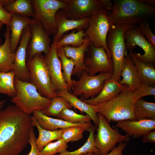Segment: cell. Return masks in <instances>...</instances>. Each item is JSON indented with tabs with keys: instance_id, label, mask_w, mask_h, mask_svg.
I'll use <instances>...</instances> for the list:
<instances>
[{
	"instance_id": "cell-17",
	"label": "cell",
	"mask_w": 155,
	"mask_h": 155,
	"mask_svg": "<svg viewBox=\"0 0 155 155\" xmlns=\"http://www.w3.org/2000/svg\"><path fill=\"white\" fill-rule=\"evenodd\" d=\"M116 126L125 131L128 136L138 138L149 131L154 130L155 119L121 121L117 122Z\"/></svg>"
},
{
	"instance_id": "cell-25",
	"label": "cell",
	"mask_w": 155,
	"mask_h": 155,
	"mask_svg": "<svg viewBox=\"0 0 155 155\" xmlns=\"http://www.w3.org/2000/svg\"><path fill=\"white\" fill-rule=\"evenodd\" d=\"M56 94L57 96L61 97L65 99L72 107L77 109L89 115L96 126H98V119L97 113L94 111L90 104L78 98L68 90L57 91Z\"/></svg>"
},
{
	"instance_id": "cell-45",
	"label": "cell",
	"mask_w": 155,
	"mask_h": 155,
	"mask_svg": "<svg viewBox=\"0 0 155 155\" xmlns=\"http://www.w3.org/2000/svg\"><path fill=\"white\" fill-rule=\"evenodd\" d=\"M4 103V100L0 101V108L3 107Z\"/></svg>"
},
{
	"instance_id": "cell-35",
	"label": "cell",
	"mask_w": 155,
	"mask_h": 155,
	"mask_svg": "<svg viewBox=\"0 0 155 155\" xmlns=\"http://www.w3.org/2000/svg\"><path fill=\"white\" fill-rule=\"evenodd\" d=\"M59 117L61 119L72 123H91L92 120L88 115L78 114L72 110L64 108L61 113Z\"/></svg>"
},
{
	"instance_id": "cell-28",
	"label": "cell",
	"mask_w": 155,
	"mask_h": 155,
	"mask_svg": "<svg viewBox=\"0 0 155 155\" xmlns=\"http://www.w3.org/2000/svg\"><path fill=\"white\" fill-rule=\"evenodd\" d=\"M31 119L33 126L36 127L38 132V136L36 138V143L39 151H40L49 143L61 138L63 129L55 131L47 130L42 127L33 116H31Z\"/></svg>"
},
{
	"instance_id": "cell-19",
	"label": "cell",
	"mask_w": 155,
	"mask_h": 155,
	"mask_svg": "<svg viewBox=\"0 0 155 155\" xmlns=\"http://www.w3.org/2000/svg\"><path fill=\"white\" fill-rule=\"evenodd\" d=\"M90 20V18L80 20L69 19L58 11L55 16L57 31L54 36L53 43L54 44L59 40L68 31L74 30L78 31L86 29Z\"/></svg>"
},
{
	"instance_id": "cell-22",
	"label": "cell",
	"mask_w": 155,
	"mask_h": 155,
	"mask_svg": "<svg viewBox=\"0 0 155 155\" xmlns=\"http://www.w3.org/2000/svg\"><path fill=\"white\" fill-rule=\"evenodd\" d=\"M127 51L125 54L121 73V77H122V79L119 83L127 86L128 89L133 92L139 87L141 83L136 67Z\"/></svg>"
},
{
	"instance_id": "cell-30",
	"label": "cell",
	"mask_w": 155,
	"mask_h": 155,
	"mask_svg": "<svg viewBox=\"0 0 155 155\" xmlns=\"http://www.w3.org/2000/svg\"><path fill=\"white\" fill-rule=\"evenodd\" d=\"M57 51L61 61L63 77L70 91L73 88L71 76L75 66V63L73 59L67 57L62 47L57 48Z\"/></svg>"
},
{
	"instance_id": "cell-16",
	"label": "cell",
	"mask_w": 155,
	"mask_h": 155,
	"mask_svg": "<svg viewBox=\"0 0 155 155\" xmlns=\"http://www.w3.org/2000/svg\"><path fill=\"white\" fill-rule=\"evenodd\" d=\"M45 56L51 83L56 91H69V87L63 77L61 61L58 56L57 48L53 43L51 44L49 52Z\"/></svg>"
},
{
	"instance_id": "cell-15",
	"label": "cell",
	"mask_w": 155,
	"mask_h": 155,
	"mask_svg": "<svg viewBox=\"0 0 155 155\" xmlns=\"http://www.w3.org/2000/svg\"><path fill=\"white\" fill-rule=\"evenodd\" d=\"M30 25L24 30L15 53L13 70L15 76L20 80L30 82V74L26 65L27 47L30 38Z\"/></svg>"
},
{
	"instance_id": "cell-7",
	"label": "cell",
	"mask_w": 155,
	"mask_h": 155,
	"mask_svg": "<svg viewBox=\"0 0 155 155\" xmlns=\"http://www.w3.org/2000/svg\"><path fill=\"white\" fill-rule=\"evenodd\" d=\"M26 61L30 82L35 85L39 93L51 99L56 97V91L51 83L45 56L38 54Z\"/></svg>"
},
{
	"instance_id": "cell-12",
	"label": "cell",
	"mask_w": 155,
	"mask_h": 155,
	"mask_svg": "<svg viewBox=\"0 0 155 155\" xmlns=\"http://www.w3.org/2000/svg\"><path fill=\"white\" fill-rule=\"evenodd\" d=\"M127 51H132L137 46L144 52L141 55L133 53V55L141 61L146 63H155V47L150 43L141 32L137 25L126 30L124 34Z\"/></svg>"
},
{
	"instance_id": "cell-14",
	"label": "cell",
	"mask_w": 155,
	"mask_h": 155,
	"mask_svg": "<svg viewBox=\"0 0 155 155\" xmlns=\"http://www.w3.org/2000/svg\"><path fill=\"white\" fill-rule=\"evenodd\" d=\"M31 37L27 47L26 61L36 55L44 53L45 55L51 48L49 36L38 21L30 25Z\"/></svg>"
},
{
	"instance_id": "cell-46",
	"label": "cell",
	"mask_w": 155,
	"mask_h": 155,
	"mask_svg": "<svg viewBox=\"0 0 155 155\" xmlns=\"http://www.w3.org/2000/svg\"><path fill=\"white\" fill-rule=\"evenodd\" d=\"M83 155H96V154L93 152H89Z\"/></svg>"
},
{
	"instance_id": "cell-43",
	"label": "cell",
	"mask_w": 155,
	"mask_h": 155,
	"mask_svg": "<svg viewBox=\"0 0 155 155\" xmlns=\"http://www.w3.org/2000/svg\"><path fill=\"white\" fill-rule=\"evenodd\" d=\"M126 145V142L120 143L117 146L113 149L111 152L105 155H119L125 149ZM96 155H97L96 154Z\"/></svg>"
},
{
	"instance_id": "cell-39",
	"label": "cell",
	"mask_w": 155,
	"mask_h": 155,
	"mask_svg": "<svg viewBox=\"0 0 155 155\" xmlns=\"http://www.w3.org/2000/svg\"><path fill=\"white\" fill-rule=\"evenodd\" d=\"M138 26L140 32L149 42L155 47V35L151 31L149 23L144 21L139 23Z\"/></svg>"
},
{
	"instance_id": "cell-2",
	"label": "cell",
	"mask_w": 155,
	"mask_h": 155,
	"mask_svg": "<svg viewBox=\"0 0 155 155\" xmlns=\"http://www.w3.org/2000/svg\"><path fill=\"white\" fill-rule=\"evenodd\" d=\"M113 10L108 15L113 24L136 25L155 16V7L143 0H113Z\"/></svg>"
},
{
	"instance_id": "cell-44",
	"label": "cell",
	"mask_w": 155,
	"mask_h": 155,
	"mask_svg": "<svg viewBox=\"0 0 155 155\" xmlns=\"http://www.w3.org/2000/svg\"><path fill=\"white\" fill-rule=\"evenodd\" d=\"M3 24H4L3 23L1 22H0V32ZM1 44H2V40L0 37V46H1Z\"/></svg>"
},
{
	"instance_id": "cell-48",
	"label": "cell",
	"mask_w": 155,
	"mask_h": 155,
	"mask_svg": "<svg viewBox=\"0 0 155 155\" xmlns=\"http://www.w3.org/2000/svg\"><path fill=\"white\" fill-rule=\"evenodd\" d=\"M1 1V0H0V1Z\"/></svg>"
},
{
	"instance_id": "cell-26",
	"label": "cell",
	"mask_w": 155,
	"mask_h": 155,
	"mask_svg": "<svg viewBox=\"0 0 155 155\" xmlns=\"http://www.w3.org/2000/svg\"><path fill=\"white\" fill-rule=\"evenodd\" d=\"M128 53L136 67L140 83L154 86L155 68L154 64L143 62L137 58L133 52H129Z\"/></svg>"
},
{
	"instance_id": "cell-8",
	"label": "cell",
	"mask_w": 155,
	"mask_h": 155,
	"mask_svg": "<svg viewBox=\"0 0 155 155\" xmlns=\"http://www.w3.org/2000/svg\"><path fill=\"white\" fill-rule=\"evenodd\" d=\"M34 11L33 18L38 21L50 36L57 31L55 16L60 10L67 5L65 0H31Z\"/></svg>"
},
{
	"instance_id": "cell-23",
	"label": "cell",
	"mask_w": 155,
	"mask_h": 155,
	"mask_svg": "<svg viewBox=\"0 0 155 155\" xmlns=\"http://www.w3.org/2000/svg\"><path fill=\"white\" fill-rule=\"evenodd\" d=\"M90 43L87 38L86 41L80 46L74 47L66 46L62 47L67 57L73 59L75 63L72 75H78L84 71H86L88 73L89 70L84 63V57Z\"/></svg>"
},
{
	"instance_id": "cell-6",
	"label": "cell",
	"mask_w": 155,
	"mask_h": 155,
	"mask_svg": "<svg viewBox=\"0 0 155 155\" xmlns=\"http://www.w3.org/2000/svg\"><path fill=\"white\" fill-rule=\"evenodd\" d=\"M136 25L113 24L106 38L107 48L110 52L113 65L112 77L119 82L127 49L124 34L128 28Z\"/></svg>"
},
{
	"instance_id": "cell-33",
	"label": "cell",
	"mask_w": 155,
	"mask_h": 155,
	"mask_svg": "<svg viewBox=\"0 0 155 155\" xmlns=\"http://www.w3.org/2000/svg\"><path fill=\"white\" fill-rule=\"evenodd\" d=\"M15 75L13 71L8 72L0 71V93L13 98L17 93L14 85Z\"/></svg>"
},
{
	"instance_id": "cell-11",
	"label": "cell",
	"mask_w": 155,
	"mask_h": 155,
	"mask_svg": "<svg viewBox=\"0 0 155 155\" xmlns=\"http://www.w3.org/2000/svg\"><path fill=\"white\" fill-rule=\"evenodd\" d=\"M111 73L101 72L97 75L91 76L86 71H83L78 81L73 80L72 94L80 99H88L98 94L101 91L105 81L112 77Z\"/></svg>"
},
{
	"instance_id": "cell-31",
	"label": "cell",
	"mask_w": 155,
	"mask_h": 155,
	"mask_svg": "<svg viewBox=\"0 0 155 155\" xmlns=\"http://www.w3.org/2000/svg\"><path fill=\"white\" fill-rule=\"evenodd\" d=\"M96 127L93 125L89 131L90 134L85 143L81 147L72 152L66 150L55 155H83L89 152H93L97 155H100V152L96 147L94 141V133Z\"/></svg>"
},
{
	"instance_id": "cell-21",
	"label": "cell",
	"mask_w": 155,
	"mask_h": 155,
	"mask_svg": "<svg viewBox=\"0 0 155 155\" xmlns=\"http://www.w3.org/2000/svg\"><path fill=\"white\" fill-rule=\"evenodd\" d=\"M33 116L42 128L50 131H55L73 126L84 127L90 129L92 125L91 123H72L61 119L54 118L44 114L41 111H34Z\"/></svg>"
},
{
	"instance_id": "cell-41",
	"label": "cell",
	"mask_w": 155,
	"mask_h": 155,
	"mask_svg": "<svg viewBox=\"0 0 155 155\" xmlns=\"http://www.w3.org/2000/svg\"><path fill=\"white\" fill-rule=\"evenodd\" d=\"M4 0L0 1V22L9 26L12 14L7 11L3 7Z\"/></svg>"
},
{
	"instance_id": "cell-24",
	"label": "cell",
	"mask_w": 155,
	"mask_h": 155,
	"mask_svg": "<svg viewBox=\"0 0 155 155\" xmlns=\"http://www.w3.org/2000/svg\"><path fill=\"white\" fill-rule=\"evenodd\" d=\"M6 26L4 35L5 41L0 46V71L5 72L13 70L15 57V53L12 51L10 44V28Z\"/></svg>"
},
{
	"instance_id": "cell-3",
	"label": "cell",
	"mask_w": 155,
	"mask_h": 155,
	"mask_svg": "<svg viewBox=\"0 0 155 155\" xmlns=\"http://www.w3.org/2000/svg\"><path fill=\"white\" fill-rule=\"evenodd\" d=\"M136 100L128 88L110 100L90 105L95 112L101 115L109 123L117 122L134 120V105Z\"/></svg>"
},
{
	"instance_id": "cell-27",
	"label": "cell",
	"mask_w": 155,
	"mask_h": 155,
	"mask_svg": "<svg viewBox=\"0 0 155 155\" xmlns=\"http://www.w3.org/2000/svg\"><path fill=\"white\" fill-rule=\"evenodd\" d=\"M3 7L8 12L33 18L34 11L31 0H5Z\"/></svg>"
},
{
	"instance_id": "cell-47",
	"label": "cell",
	"mask_w": 155,
	"mask_h": 155,
	"mask_svg": "<svg viewBox=\"0 0 155 155\" xmlns=\"http://www.w3.org/2000/svg\"><path fill=\"white\" fill-rule=\"evenodd\" d=\"M119 155H123V153L122 152H121Z\"/></svg>"
},
{
	"instance_id": "cell-32",
	"label": "cell",
	"mask_w": 155,
	"mask_h": 155,
	"mask_svg": "<svg viewBox=\"0 0 155 155\" xmlns=\"http://www.w3.org/2000/svg\"><path fill=\"white\" fill-rule=\"evenodd\" d=\"M85 29H84L77 32H75L76 30H73L69 34L64 35L59 40L53 44L56 48L70 45L74 47L80 46L87 39V38H85Z\"/></svg>"
},
{
	"instance_id": "cell-9",
	"label": "cell",
	"mask_w": 155,
	"mask_h": 155,
	"mask_svg": "<svg viewBox=\"0 0 155 155\" xmlns=\"http://www.w3.org/2000/svg\"><path fill=\"white\" fill-rule=\"evenodd\" d=\"M113 25L108 15L100 13L90 17L88 25L84 30L85 38H88L95 47H103L111 58V53L107 47L106 38Z\"/></svg>"
},
{
	"instance_id": "cell-29",
	"label": "cell",
	"mask_w": 155,
	"mask_h": 155,
	"mask_svg": "<svg viewBox=\"0 0 155 155\" xmlns=\"http://www.w3.org/2000/svg\"><path fill=\"white\" fill-rule=\"evenodd\" d=\"M133 120L155 119V103L147 102L142 98L137 100L134 105Z\"/></svg>"
},
{
	"instance_id": "cell-10",
	"label": "cell",
	"mask_w": 155,
	"mask_h": 155,
	"mask_svg": "<svg viewBox=\"0 0 155 155\" xmlns=\"http://www.w3.org/2000/svg\"><path fill=\"white\" fill-rule=\"evenodd\" d=\"M98 119L97 133L94 135L95 145L100 155L108 154L118 143L127 142L129 140L128 135H123L113 128L106 119L97 113Z\"/></svg>"
},
{
	"instance_id": "cell-4",
	"label": "cell",
	"mask_w": 155,
	"mask_h": 155,
	"mask_svg": "<svg viewBox=\"0 0 155 155\" xmlns=\"http://www.w3.org/2000/svg\"><path fill=\"white\" fill-rule=\"evenodd\" d=\"M14 82L17 93L11 101L25 113L30 115L35 111L46 108L50 105L51 99L41 95L31 82L21 80L15 77Z\"/></svg>"
},
{
	"instance_id": "cell-13",
	"label": "cell",
	"mask_w": 155,
	"mask_h": 155,
	"mask_svg": "<svg viewBox=\"0 0 155 155\" xmlns=\"http://www.w3.org/2000/svg\"><path fill=\"white\" fill-rule=\"evenodd\" d=\"M84 63L90 75H95L98 72L113 73L112 60L103 47H95L90 42L85 53Z\"/></svg>"
},
{
	"instance_id": "cell-36",
	"label": "cell",
	"mask_w": 155,
	"mask_h": 155,
	"mask_svg": "<svg viewBox=\"0 0 155 155\" xmlns=\"http://www.w3.org/2000/svg\"><path fill=\"white\" fill-rule=\"evenodd\" d=\"M88 128L81 126H73L63 129L61 138L66 143L78 141L83 138V133L88 131Z\"/></svg>"
},
{
	"instance_id": "cell-1",
	"label": "cell",
	"mask_w": 155,
	"mask_h": 155,
	"mask_svg": "<svg viewBox=\"0 0 155 155\" xmlns=\"http://www.w3.org/2000/svg\"><path fill=\"white\" fill-rule=\"evenodd\" d=\"M31 116L14 105L0 109V155H19L29 144Z\"/></svg>"
},
{
	"instance_id": "cell-5",
	"label": "cell",
	"mask_w": 155,
	"mask_h": 155,
	"mask_svg": "<svg viewBox=\"0 0 155 155\" xmlns=\"http://www.w3.org/2000/svg\"><path fill=\"white\" fill-rule=\"evenodd\" d=\"M67 5L59 11L68 19L80 20L100 13L109 15L113 5L111 0H65Z\"/></svg>"
},
{
	"instance_id": "cell-38",
	"label": "cell",
	"mask_w": 155,
	"mask_h": 155,
	"mask_svg": "<svg viewBox=\"0 0 155 155\" xmlns=\"http://www.w3.org/2000/svg\"><path fill=\"white\" fill-rule=\"evenodd\" d=\"M133 96L137 100L143 97L155 95V87L145 84L140 83L139 87L132 92Z\"/></svg>"
},
{
	"instance_id": "cell-37",
	"label": "cell",
	"mask_w": 155,
	"mask_h": 155,
	"mask_svg": "<svg viewBox=\"0 0 155 155\" xmlns=\"http://www.w3.org/2000/svg\"><path fill=\"white\" fill-rule=\"evenodd\" d=\"M67 143L62 139L54 142H51L46 145L40 151V155H55L67 150Z\"/></svg>"
},
{
	"instance_id": "cell-34",
	"label": "cell",
	"mask_w": 155,
	"mask_h": 155,
	"mask_svg": "<svg viewBox=\"0 0 155 155\" xmlns=\"http://www.w3.org/2000/svg\"><path fill=\"white\" fill-rule=\"evenodd\" d=\"M72 107L64 98L60 96L51 99L50 105L46 108L41 111L45 115L59 117L61 112L65 108L71 109Z\"/></svg>"
},
{
	"instance_id": "cell-42",
	"label": "cell",
	"mask_w": 155,
	"mask_h": 155,
	"mask_svg": "<svg viewBox=\"0 0 155 155\" xmlns=\"http://www.w3.org/2000/svg\"><path fill=\"white\" fill-rule=\"evenodd\" d=\"M142 138L144 143L150 142L152 143L155 142V131L150 130L144 135Z\"/></svg>"
},
{
	"instance_id": "cell-20",
	"label": "cell",
	"mask_w": 155,
	"mask_h": 155,
	"mask_svg": "<svg viewBox=\"0 0 155 155\" xmlns=\"http://www.w3.org/2000/svg\"><path fill=\"white\" fill-rule=\"evenodd\" d=\"M37 21L30 17L12 14L9 26L10 30V44L13 53H15L25 29Z\"/></svg>"
},
{
	"instance_id": "cell-40",
	"label": "cell",
	"mask_w": 155,
	"mask_h": 155,
	"mask_svg": "<svg viewBox=\"0 0 155 155\" xmlns=\"http://www.w3.org/2000/svg\"><path fill=\"white\" fill-rule=\"evenodd\" d=\"M33 126L31 128L29 133V144L31 146V149L27 155H40V151L38 150L36 145V140Z\"/></svg>"
},
{
	"instance_id": "cell-18",
	"label": "cell",
	"mask_w": 155,
	"mask_h": 155,
	"mask_svg": "<svg viewBox=\"0 0 155 155\" xmlns=\"http://www.w3.org/2000/svg\"><path fill=\"white\" fill-rule=\"evenodd\" d=\"M127 86L121 84L112 77L104 82L102 89L97 96L88 99H81L87 104L94 105L110 100L128 88Z\"/></svg>"
}]
</instances>
